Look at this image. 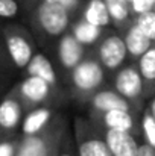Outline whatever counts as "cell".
<instances>
[{
	"label": "cell",
	"mask_w": 155,
	"mask_h": 156,
	"mask_svg": "<svg viewBox=\"0 0 155 156\" xmlns=\"http://www.w3.org/2000/svg\"><path fill=\"white\" fill-rule=\"evenodd\" d=\"M49 83L37 76H29L21 83V94L31 102H43L49 94Z\"/></svg>",
	"instance_id": "cell-10"
},
{
	"label": "cell",
	"mask_w": 155,
	"mask_h": 156,
	"mask_svg": "<svg viewBox=\"0 0 155 156\" xmlns=\"http://www.w3.org/2000/svg\"><path fill=\"white\" fill-rule=\"evenodd\" d=\"M61 3H62L65 8H68V6H73V5L76 3V0H61Z\"/></svg>",
	"instance_id": "cell-27"
},
{
	"label": "cell",
	"mask_w": 155,
	"mask_h": 156,
	"mask_svg": "<svg viewBox=\"0 0 155 156\" xmlns=\"http://www.w3.org/2000/svg\"><path fill=\"white\" fill-rule=\"evenodd\" d=\"M50 118V111L46 109V108H40V109H35L32 111L26 118H24V123H23V132L26 135H34L37 133Z\"/></svg>",
	"instance_id": "cell-15"
},
{
	"label": "cell",
	"mask_w": 155,
	"mask_h": 156,
	"mask_svg": "<svg viewBox=\"0 0 155 156\" xmlns=\"http://www.w3.org/2000/svg\"><path fill=\"white\" fill-rule=\"evenodd\" d=\"M105 3L111 18H114L116 21H123L128 18V0H105Z\"/></svg>",
	"instance_id": "cell-21"
},
{
	"label": "cell",
	"mask_w": 155,
	"mask_h": 156,
	"mask_svg": "<svg viewBox=\"0 0 155 156\" xmlns=\"http://www.w3.org/2000/svg\"><path fill=\"white\" fill-rule=\"evenodd\" d=\"M101 35V27L88 23V21H81L75 26V30H73V37L81 43V44H91L94 43Z\"/></svg>",
	"instance_id": "cell-16"
},
{
	"label": "cell",
	"mask_w": 155,
	"mask_h": 156,
	"mask_svg": "<svg viewBox=\"0 0 155 156\" xmlns=\"http://www.w3.org/2000/svg\"><path fill=\"white\" fill-rule=\"evenodd\" d=\"M73 82L82 91H91L98 88L103 80L102 67L94 61H82L73 68Z\"/></svg>",
	"instance_id": "cell-2"
},
{
	"label": "cell",
	"mask_w": 155,
	"mask_h": 156,
	"mask_svg": "<svg viewBox=\"0 0 155 156\" xmlns=\"http://www.w3.org/2000/svg\"><path fill=\"white\" fill-rule=\"evenodd\" d=\"M103 123L108 129H117L126 132L132 129V118L129 115V111H123V109H113L103 112Z\"/></svg>",
	"instance_id": "cell-13"
},
{
	"label": "cell",
	"mask_w": 155,
	"mask_h": 156,
	"mask_svg": "<svg viewBox=\"0 0 155 156\" xmlns=\"http://www.w3.org/2000/svg\"><path fill=\"white\" fill-rule=\"evenodd\" d=\"M155 6V0H132V9L137 14H143L148 11H152Z\"/></svg>",
	"instance_id": "cell-24"
},
{
	"label": "cell",
	"mask_w": 155,
	"mask_h": 156,
	"mask_svg": "<svg viewBox=\"0 0 155 156\" xmlns=\"http://www.w3.org/2000/svg\"><path fill=\"white\" fill-rule=\"evenodd\" d=\"M105 143L113 156H137L140 147L129 132L117 129H108Z\"/></svg>",
	"instance_id": "cell-3"
},
{
	"label": "cell",
	"mask_w": 155,
	"mask_h": 156,
	"mask_svg": "<svg viewBox=\"0 0 155 156\" xmlns=\"http://www.w3.org/2000/svg\"><path fill=\"white\" fill-rule=\"evenodd\" d=\"M116 90L125 99H135L143 90L140 71L132 67L123 68L116 77Z\"/></svg>",
	"instance_id": "cell-5"
},
{
	"label": "cell",
	"mask_w": 155,
	"mask_h": 156,
	"mask_svg": "<svg viewBox=\"0 0 155 156\" xmlns=\"http://www.w3.org/2000/svg\"><path fill=\"white\" fill-rule=\"evenodd\" d=\"M140 74L146 80H155V49H149L140 56Z\"/></svg>",
	"instance_id": "cell-19"
},
{
	"label": "cell",
	"mask_w": 155,
	"mask_h": 156,
	"mask_svg": "<svg viewBox=\"0 0 155 156\" xmlns=\"http://www.w3.org/2000/svg\"><path fill=\"white\" fill-rule=\"evenodd\" d=\"M18 12V5L15 0H0V17L11 18Z\"/></svg>",
	"instance_id": "cell-23"
},
{
	"label": "cell",
	"mask_w": 155,
	"mask_h": 156,
	"mask_svg": "<svg viewBox=\"0 0 155 156\" xmlns=\"http://www.w3.org/2000/svg\"><path fill=\"white\" fill-rule=\"evenodd\" d=\"M28 73H29V76H37V77L44 79L49 85H55L56 83L55 70L52 67L50 61L44 55H35V56H32L31 62L28 64Z\"/></svg>",
	"instance_id": "cell-9"
},
{
	"label": "cell",
	"mask_w": 155,
	"mask_h": 156,
	"mask_svg": "<svg viewBox=\"0 0 155 156\" xmlns=\"http://www.w3.org/2000/svg\"><path fill=\"white\" fill-rule=\"evenodd\" d=\"M14 155V147L9 143H2L0 144V156H12Z\"/></svg>",
	"instance_id": "cell-26"
},
{
	"label": "cell",
	"mask_w": 155,
	"mask_h": 156,
	"mask_svg": "<svg viewBox=\"0 0 155 156\" xmlns=\"http://www.w3.org/2000/svg\"><path fill=\"white\" fill-rule=\"evenodd\" d=\"M137 156H155V149L149 144H143V146L138 147Z\"/></svg>",
	"instance_id": "cell-25"
},
{
	"label": "cell",
	"mask_w": 155,
	"mask_h": 156,
	"mask_svg": "<svg viewBox=\"0 0 155 156\" xmlns=\"http://www.w3.org/2000/svg\"><path fill=\"white\" fill-rule=\"evenodd\" d=\"M93 106L98 111L108 112L113 109H123V111H129L128 102L125 100V97H122L119 93L114 91H101L93 97Z\"/></svg>",
	"instance_id": "cell-8"
},
{
	"label": "cell",
	"mask_w": 155,
	"mask_h": 156,
	"mask_svg": "<svg viewBox=\"0 0 155 156\" xmlns=\"http://www.w3.org/2000/svg\"><path fill=\"white\" fill-rule=\"evenodd\" d=\"M140 30L151 40H155V11H148L143 14H138L137 17V23H135Z\"/></svg>",
	"instance_id": "cell-20"
},
{
	"label": "cell",
	"mask_w": 155,
	"mask_h": 156,
	"mask_svg": "<svg viewBox=\"0 0 155 156\" xmlns=\"http://www.w3.org/2000/svg\"><path fill=\"white\" fill-rule=\"evenodd\" d=\"M6 46H8V52L17 67H28V64L32 59V47L23 37L20 35L8 37Z\"/></svg>",
	"instance_id": "cell-7"
},
{
	"label": "cell",
	"mask_w": 155,
	"mask_h": 156,
	"mask_svg": "<svg viewBox=\"0 0 155 156\" xmlns=\"http://www.w3.org/2000/svg\"><path fill=\"white\" fill-rule=\"evenodd\" d=\"M131 2H132V0H131Z\"/></svg>",
	"instance_id": "cell-31"
},
{
	"label": "cell",
	"mask_w": 155,
	"mask_h": 156,
	"mask_svg": "<svg viewBox=\"0 0 155 156\" xmlns=\"http://www.w3.org/2000/svg\"><path fill=\"white\" fill-rule=\"evenodd\" d=\"M18 156H46V146L41 138L31 135L20 147Z\"/></svg>",
	"instance_id": "cell-17"
},
{
	"label": "cell",
	"mask_w": 155,
	"mask_h": 156,
	"mask_svg": "<svg viewBox=\"0 0 155 156\" xmlns=\"http://www.w3.org/2000/svg\"><path fill=\"white\" fill-rule=\"evenodd\" d=\"M154 8H155V6H154Z\"/></svg>",
	"instance_id": "cell-32"
},
{
	"label": "cell",
	"mask_w": 155,
	"mask_h": 156,
	"mask_svg": "<svg viewBox=\"0 0 155 156\" xmlns=\"http://www.w3.org/2000/svg\"><path fill=\"white\" fill-rule=\"evenodd\" d=\"M149 111H151V114H152V117H154V118H155V99H154V100H152V102H151V109H149Z\"/></svg>",
	"instance_id": "cell-28"
},
{
	"label": "cell",
	"mask_w": 155,
	"mask_h": 156,
	"mask_svg": "<svg viewBox=\"0 0 155 156\" xmlns=\"http://www.w3.org/2000/svg\"><path fill=\"white\" fill-rule=\"evenodd\" d=\"M109 20H111V15L103 0H91L88 3L85 9V21L98 27H102V26L109 24Z\"/></svg>",
	"instance_id": "cell-12"
},
{
	"label": "cell",
	"mask_w": 155,
	"mask_h": 156,
	"mask_svg": "<svg viewBox=\"0 0 155 156\" xmlns=\"http://www.w3.org/2000/svg\"><path fill=\"white\" fill-rule=\"evenodd\" d=\"M38 18L41 27L49 35H59L68 26V12L61 2H43V5L38 9Z\"/></svg>",
	"instance_id": "cell-1"
},
{
	"label": "cell",
	"mask_w": 155,
	"mask_h": 156,
	"mask_svg": "<svg viewBox=\"0 0 155 156\" xmlns=\"http://www.w3.org/2000/svg\"><path fill=\"white\" fill-rule=\"evenodd\" d=\"M20 121V106L15 100L6 99L0 103V126L3 129H12Z\"/></svg>",
	"instance_id": "cell-14"
},
{
	"label": "cell",
	"mask_w": 155,
	"mask_h": 156,
	"mask_svg": "<svg viewBox=\"0 0 155 156\" xmlns=\"http://www.w3.org/2000/svg\"><path fill=\"white\" fill-rule=\"evenodd\" d=\"M43 2H49V3H56V2H61V0H43Z\"/></svg>",
	"instance_id": "cell-29"
},
{
	"label": "cell",
	"mask_w": 155,
	"mask_h": 156,
	"mask_svg": "<svg viewBox=\"0 0 155 156\" xmlns=\"http://www.w3.org/2000/svg\"><path fill=\"white\" fill-rule=\"evenodd\" d=\"M143 130H145L148 144L155 149V118L152 117L151 111H148L143 117Z\"/></svg>",
	"instance_id": "cell-22"
},
{
	"label": "cell",
	"mask_w": 155,
	"mask_h": 156,
	"mask_svg": "<svg viewBox=\"0 0 155 156\" xmlns=\"http://www.w3.org/2000/svg\"><path fill=\"white\" fill-rule=\"evenodd\" d=\"M126 53H128V50H126L125 40H122L120 37H108L99 49L101 61L109 70L117 68L125 61Z\"/></svg>",
	"instance_id": "cell-4"
},
{
	"label": "cell",
	"mask_w": 155,
	"mask_h": 156,
	"mask_svg": "<svg viewBox=\"0 0 155 156\" xmlns=\"http://www.w3.org/2000/svg\"><path fill=\"white\" fill-rule=\"evenodd\" d=\"M62 156H70V155H62Z\"/></svg>",
	"instance_id": "cell-30"
},
{
	"label": "cell",
	"mask_w": 155,
	"mask_h": 156,
	"mask_svg": "<svg viewBox=\"0 0 155 156\" xmlns=\"http://www.w3.org/2000/svg\"><path fill=\"white\" fill-rule=\"evenodd\" d=\"M79 156H113L106 143L99 140H88L81 144Z\"/></svg>",
	"instance_id": "cell-18"
},
{
	"label": "cell",
	"mask_w": 155,
	"mask_h": 156,
	"mask_svg": "<svg viewBox=\"0 0 155 156\" xmlns=\"http://www.w3.org/2000/svg\"><path fill=\"white\" fill-rule=\"evenodd\" d=\"M58 53H59V59L64 67L75 68L82 59L84 49H82V44L73 35H65V37H62V40L59 43Z\"/></svg>",
	"instance_id": "cell-6"
},
{
	"label": "cell",
	"mask_w": 155,
	"mask_h": 156,
	"mask_svg": "<svg viewBox=\"0 0 155 156\" xmlns=\"http://www.w3.org/2000/svg\"><path fill=\"white\" fill-rule=\"evenodd\" d=\"M125 44H126L128 53H131L132 56H142L143 53H146L151 49V40L140 30L137 24H134L128 30L125 37Z\"/></svg>",
	"instance_id": "cell-11"
}]
</instances>
